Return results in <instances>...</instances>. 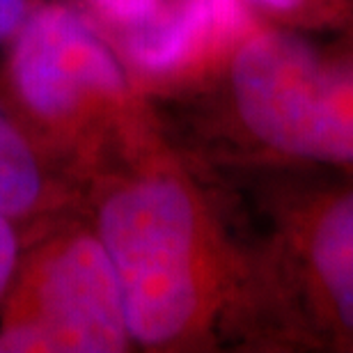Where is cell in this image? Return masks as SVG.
I'll return each instance as SVG.
<instances>
[{
    "label": "cell",
    "mask_w": 353,
    "mask_h": 353,
    "mask_svg": "<svg viewBox=\"0 0 353 353\" xmlns=\"http://www.w3.org/2000/svg\"><path fill=\"white\" fill-rule=\"evenodd\" d=\"M228 92L239 126L275 161L353 174V30L234 34Z\"/></svg>",
    "instance_id": "obj_1"
},
{
    "label": "cell",
    "mask_w": 353,
    "mask_h": 353,
    "mask_svg": "<svg viewBox=\"0 0 353 353\" xmlns=\"http://www.w3.org/2000/svg\"><path fill=\"white\" fill-rule=\"evenodd\" d=\"M99 241L115 268L133 342L168 347L207 319L214 262L200 202L172 174L140 179L105 202Z\"/></svg>",
    "instance_id": "obj_2"
},
{
    "label": "cell",
    "mask_w": 353,
    "mask_h": 353,
    "mask_svg": "<svg viewBox=\"0 0 353 353\" xmlns=\"http://www.w3.org/2000/svg\"><path fill=\"white\" fill-rule=\"evenodd\" d=\"M275 232L268 299L280 344L353 353V174L307 168Z\"/></svg>",
    "instance_id": "obj_3"
},
{
    "label": "cell",
    "mask_w": 353,
    "mask_h": 353,
    "mask_svg": "<svg viewBox=\"0 0 353 353\" xmlns=\"http://www.w3.org/2000/svg\"><path fill=\"white\" fill-rule=\"evenodd\" d=\"M12 76L21 99L44 117L72 112L90 94L124 88L115 55L79 14L46 5L19 28Z\"/></svg>",
    "instance_id": "obj_4"
},
{
    "label": "cell",
    "mask_w": 353,
    "mask_h": 353,
    "mask_svg": "<svg viewBox=\"0 0 353 353\" xmlns=\"http://www.w3.org/2000/svg\"><path fill=\"white\" fill-rule=\"evenodd\" d=\"M32 323L44 351L117 353L129 347L122 292L99 239H74L46 264Z\"/></svg>",
    "instance_id": "obj_5"
},
{
    "label": "cell",
    "mask_w": 353,
    "mask_h": 353,
    "mask_svg": "<svg viewBox=\"0 0 353 353\" xmlns=\"http://www.w3.org/2000/svg\"><path fill=\"white\" fill-rule=\"evenodd\" d=\"M245 23L239 0H179L140 26L129 41V53L145 72L168 74L197 60L211 46L228 44Z\"/></svg>",
    "instance_id": "obj_6"
},
{
    "label": "cell",
    "mask_w": 353,
    "mask_h": 353,
    "mask_svg": "<svg viewBox=\"0 0 353 353\" xmlns=\"http://www.w3.org/2000/svg\"><path fill=\"white\" fill-rule=\"evenodd\" d=\"M41 176L23 136L0 112V214H26L37 202Z\"/></svg>",
    "instance_id": "obj_7"
},
{
    "label": "cell",
    "mask_w": 353,
    "mask_h": 353,
    "mask_svg": "<svg viewBox=\"0 0 353 353\" xmlns=\"http://www.w3.org/2000/svg\"><path fill=\"white\" fill-rule=\"evenodd\" d=\"M310 30H353V0H252Z\"/></svg>",
    "instance_id": "obj_8"
},
{
    "label": "cell",
    "mask_w": 353,
    "mask_h": 353,
    "mask_svg": "<svg viewBox=\"0 0 353 353\" xmlns=\"http://www.w3.org/2000/svg\"><path fill=\"white\" fill-rule=\"evenodd\" d=\"M105 17L119 23L143 26L161 12V0H92Z\"/></svg>",
    "instance_id": "obj_9"
},
{
    "label": "cell",
    "mask_w": 353,
    "mask_h": 353,
    "mask_svg": "<svg viewBox=\"0 0 353 353\" xmlns=\"http://www.w3.org/2000/svg\"><path fill=\"white\" fill-rule=\"evenodd\" d=\"M17 252H19L17 234H14L7 216L0 214V294L5 292L12 280L14 266H17Z\"/></svg>",
    "instance_id": "obj_10"
},
{
    "label": "cell",
    "mask_w": 353,
    "mask_h": 353,
    "mask_svg": "<svg viewBox=\"0 0 353 353\" xmlns=\"http://www.w3.org/2000/svg\"><path fill=\"white\" fill-rule=\"evenodd\" d=\"M26 10V0H0V41L23 26Z\"/></svg>",
    "instance_id": "obj_11"
}]
</instances>
